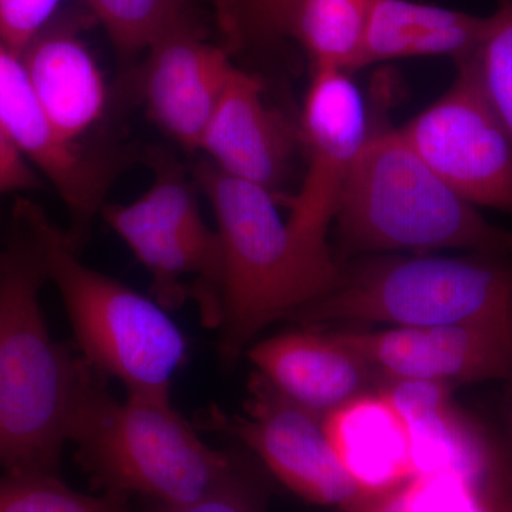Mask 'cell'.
Segmentation results:
<instances>
[{
  "instance_id": "6da1fadb",
  "label": "cell",
  "mask_w": 512,
  "mask_h": 512,
  "mask_svg": "<svg viewBox=\"0 0 512 512\" xmlns=\"http://www.w3.org/2000/svg\"><path fill=\"white\" fill-rule=\"evenodd\" d=\"M13 221L0 254V473L57 474L90 365L50 336L39 303L42 255Z\"/></svg>"
},
{
  "instance_id": "7a4b0ae2",
  "label": "cell",
  "mask_w": 512,
  "mask_h": 512,
  "mask_svg": "<svg viewBox=\"0 0 512 512\" xmlns=\"http://www.w3.org/2000/svg\"><path fill=\"white\" fill-rule=\"evenodd\" d=\"M218 222L222 319L218 352L234 362L249 342L335 286L340 264L296 237L275 192L239 180L210 160L195 168Z\"/></svg>"
},
{
  "instance_id": "3957f363",
  "label": "cell",
  "mask_w": 512,
  "mask_h": 512,
  "mask_svg": "<svg viewBox=\"0 0 512 512\" xmlns=\"http://www.w3.org/2000/svg\"><path fill=\"white\" fill-rule=\"evenodd\" d=\"M77 464L103 493L150 503H191L218 487L241 458L207 446L171 400H117L90 366L72 440Z\"/></svg>"
},
{
  "instance_id": "277c9868",
  "label": "cell",
  "mask_w": 512,
  "mask_h": 512,
  "mask_svg": "<svg viewBox=\"0 0 512 512\" xmlns=\"http://www.w3.org/2000/svg\"><path fill=\"white\" fill-rule=\"evenodd\" d=\"M352 252H512V231L485 220L448 187L399 130L370 131L336 210Z\"/></svg>"
},
{
  "instance_id": "5b68a950",
  "label": "cell",
  "mask_w": 512,
  "mask_h": 512,
  "mask_svg": "<svg viewBox=\"0 0 512 512\" xmlns=\"http://www.w3.org/2000/svg\"><path fill=\"white\" fill-rule=\"evenodd\" d=\"M13 214L35 238L83 359L123 383L127 396L170 400L171 377L187 343L163 308L80 262L66 232L36 202L20 198Z\"/></svg>"
},
{
  "instance_id": "8992f818",
  "label": "cell",
  "mask_w": 512,
  "mask_h": 512,
  "mask_svg": "<svg viewBox=\"0 0 512 512\" xmlns=\"http://www.w3.org/2000/svg\"><path fill=\"white\" fill-rule=\"evenodd\" d=\"M289 322L512 326V252L379 255L340 265L335 286Z\"/></svg>"
},
{
  "instance_id": "52a82bcc",
  "label": "cell",
  "mask_w": 512,
  "mask_h": 512,
  "mask_svg": "<svg viewBox=\"0 0 512 512\" xmlns=\"http://www.w3.org/2000/svg\"><path fill=\"white\" fill-rule=\"evenodd\" d=\"M101 212L150 272L161 308H181L195 301L202 323L220 328V237L202 220L197 197L177 165L157 161L156 178L146 194Z\"/></svg>"
},
{
  "instance_id": "ba28073f",
  "label": "cell",
  "mask_w": 512,
  "mask_h": 512,
  "mask_svg": "<svg viewBox=\"0 0 512 512\" xmlns=\"http://www.w3.org/2000/svg\"><path fill=\"white\" fill-rule=\"evenodd\" d=\"M453 86L402 136L441 180L476 207L512 214V144L485 97L470 55Z\"/></svg>"
},
{
  "instance_id": "9c48e42d",
  "label": "cell",
  "mask_w": 512,
  "mask_h": 512,
  "mask_svg": "<svg viewBox=\"0 0 512 512\" xmlns=\"http://www.w3.org/2000/svg\"><path fill=\"white\" fill-rule=\"evenodd\" d=\"M247 393L244 413L208 410L198 427L238 437L282 484L309 503L352 512L370 497L340 466L322 417L292 402L258 370L249 377Z\"/></svg>"
},
{
  "instance_id": "30bf717a",
  "label": "cell",
  "mask_w": 512,
  "mask_h": 512,
  "mask_svg": "<svg viewBox=\"0 0 512 512\" xmlns=\"http://www.w3.org/2000/svg\"><path fill=\"white\" fill-rule=\"evenodd\" d=\"M308 146V173L298 194L276 192L289 210L288 225L296 237L318 251L326 244L343 187L369 137L365 100L346 72L316 69L302 114Z\"/></svg>"
},
{
  "instance_id": "8fae6325",
  "label": "cell",
  "mask_w": 512,
  "mask_h": 512,
  "mask_svg": "<svg viewBox=\"0 0 512 512\" xmlns=\"http://www.w3.org/2000/svg\"><path fill=\"white\" fill-rule=\"evenodd\" d=\"M335 335L366 360L382 383L426 380L453 387L485 380L512 382L510 325L396 326Z\"/></svg>"
},
{
  "instance_id": "7c38bea8",
  "label": "cell",
  "mask_w": 512,
  "mask_h": 512,
  "mask_svg": "<svg viewBox=\"0 0 512 512\" xmlns=\"http://www.w3.org/2000/svg\"><path fill=\"white\" fill-rule=\"evenodd\" d=\"M0 126L19 153L45 174L72 215L66 232L79 251L103 210L106 170L77 144L64 141L37 99L22 60L0 42Z\"/></svg>"
},
{
  "instance_id": "4fadbf2b",
  "label": "cell",
  "mask_w": 512,
  "mask_h": 512,
  "mask_svg": "<svg viewBox=\"0 0 512 512\" xmlns=\"http://www.w3.org/2000/svg\"><path fill=\"white\" fill-rule=\"evenodd\" d=\"M147 52L140 87L148 116L185 150H200L235 69L227 50L201 39L183 16Z\"/></svg>"
},
{
  "instance_id": "5bb4252c",
  "label": "cell",
  "mask_w": 512,
  "mask_h": 512,
  "mask_svg": "<svg viewBox=\"0 0 512 512\" xmlns=\"http://www.w3.org/2000/svg\"><path fill=\"white\" fill-rule=\"evenodd\" d=\"M293 147L292 127L265 103L258 77L235 67L200 150L224 173L276 194L288 174Z\"/></svg>"
},
{
  "instance_id": "9a60e30c",
  "label": "cell",
  "mask_w": 512,
  "mask_h": 512,
  "mask_svg": "<svg viewBox=\"0 0 512 512\" xmlns=\"http://www.w3.org/2000/svg\"><path fill=\"white\" fill-rule=\"evenodd\" d=\"M248 356L276 389L322 419L382 384L366 360L335 332L281 333L256 343Z\"/></svg>"
},
{
  "instance_id": "2e32d148",
  "label": "cell",
  "mask_w": 512,
  "mask_h": 512,
  "mask_svg": "<svg viewBox=\"0 0 512 512\" xmlns=\"http://www.w3.org/2000/svg\"><path fill=\"white\" fill-rule=\"evenodd\" d=\"M379 390L406 423L416 476L454 473L484 483L503 458L504 451L454 406L447 384L389 380Z\"/></svg>"
},
{
  "instance_id": "e0dca14e",
  "label": "cell",
  "mask_w": 512,
  "mask_h": 512,
  "mask_svg": "<svg viewBox=\"0 0 512 512\" xmlns=\"http://www.w3.org/2000/svg\"><path fill=\"white\" fill-rule=\"evenodd\" d=\"M37 99L59 136L70 144L103 117L107 87L99 64L76 30L52 22L20 56Z\"/></svg>"
},
{
  "instance_id": "ac0fdd59",
  "label": "cell",
  "mask_w": 512,
  "mask_h": 512,
  "mask_svg": "<svg viewBox=\"0 0 512 512\" xmlns=\"http://www.w3.org/2000/svg\"><path fill=\"white\" fill-rule=\"evenodd\" d=\"M333 453L366 495L412 480V443L403 417L382 390L360 394L323 419Z\"/></svg>"
},
{
  "instance_id": "d6986e66",
  "label": "cell",
  "mask_w": 512,
  "mask_h": 512,
  "mask_svg": "<svg viewBox=\"0 0 512 512\" xmlns=\"http://www.w3.org/2000/svg\"><path fill=\"white\" fill-rule=\"evenodd\" d=\"M373 0H299L289 32L316 69L349 72L360 66Z\"/></svg>"
},
{
  "instance_id": "ffe728a7",
  "label": "cell",
  "mask_w": 512,
  "mask_h": 512,
  "mask_svg": "<svg viewBox=\"0 0 512 512\" xmlns=\"http://www.w3.org/2000/svg\"><path fill=\"white\" fill-rule=\"evenodd\" d=\"M463 12L412 0H373L360 66L414 57L427 36L457 22Z\"/></svg>"
},
{
  "instance_id": "44dd1931",
  "label": "cell",
  "mask_w": 512,
  "mask_h": 512,
  "mask_svg": "<svg viewBox=\"0 0 512 512\" xmlns=\"http://www.w3.org/2000/svg\"><path fill=\"white\" fill-rule=\"evenodd\" d=\"M0 512H136L127 495H89L73 490L57 474L0 473Z\"/></svg>"
},
{
  "instance_id": "7402d4cb",
  "label": "cell",
  "mask_w": 512,
  "mask_h": 512,
  "mask_svg": "<svg viewBox=\"0 0 512 512\" xmlns=\"http://www.w3.org/2000/svg\"><path fill=\"white\" fill-rule=\"evenodd\" d=\"M470 57L485 97L512 144V0H497Z\"/></svg>"
},
{
  "instance_id": "603a6c76",
  "label": "cell",
  "mask_w": 512,
  "mask_h": 512,
  "mask_svg": "<svg viewBox=\"0 0 512 512\" xmlns=\"http://www.w3.org/2000/svg\"><path fill=\"white\" fill-rule=\"evenodd\" d=\"M121 52L147 50L183 18V0H84Z\"/></svg>"
},
{
  "instance_id": "cb8c5ba5",
  "label": "cell",
  "mask_w": 512,
  "mask_h": 512,
  "mask_svg": "<svg viewBox=\"0 0 512 512\" xmlns=\"http://www.w3.org/2000/svg\"><path fill=\"white\" fill-rule=\"evenodd\" d=\"M268 488L258 471L241 460L218 487L204 497L180 505L150 503L140 512H266Z\"/></svg>"
},
{
  "instance_id": "d4e9b609",
  "label": "cell",
  "mask_w": 512,
  "mask_h": 512,
  "mask_svg": "<svg viewBox=\"0 0 512 512\" xmlns=\"http://www.w3.org/2000/svg\"><path fill=\"white\" fill-rule=\"evenodd\" d=\"M491 476L484 483H474L454 473H433L413 477L406 484L409 511L480 512L484 490Z\"/></svg>"
},
{
  "instance_id": "484cf974",
  "label": "cell",
  "mask_w": 512,
  "mask_h": 512,
  "mask_svg": "<svg viewBox=\"0 0 512 512\" xmlns=\"http://www.w3.org/2000/svg\"><path fill=\"white\" fill-rule=\"evenodd\" d=\"M62 0H0V42L16 56L55 18Z\"/></svg>"
},
{
  "instance_id": "4316f807",
  "label": "cell",
  "mask_w": 512,
  "mask_h": 512,
  "mask_svg": "<svg viewBox=\"0 0 512 512\" xmlns=\"http://www.w3.org/2000/svg\"><path fill=\"white\" fill-rule=\"evenodd\" d=\"M299 0H242V30L259 40H274L289 32Z\"/></svg>"
},
{
  "instance_id": "83f0119b",
  "label": "cell",
  "mask_w": 512,
  "mask_h": 512,
  "mask_svg": "<svg viewBox=\"0 0 512 512\" xmlns=\"http://www.w3.org/2000/svg\"><path fill=\"white\" fill-rule=\"evenodd\" d=\"M36 187H39V178L0 126V194Z\"/></svg>"
},
{
  "instance_id": "f1b7e54d",
  "label": "cell",
  "mask_w": 512,
  "mask_h": 512,
  "mask_svg": "<svg viewBox=\"0 0 512 512\" xmlns=\"http://www.w3.org/2000/svg\"><path fill=\"white\" fill-rule=\"evenodd\" d=\"M480 512H512V457L508 454L485 487Z\"/></svg>"
},
{
  "instance_id": "f546056e",
  "label": "cell",
  "mask_w": 512,
  "mask_h": 512,
  "mask_svg": "<svg viewBox=\"0 0 512 512\" xmlns=\"http://www.w3.org/2000/svg\"><path fill=\"white\" fill-rule=\"evenodd\" d=\"M215 18L221 33L231 45H237L244 37L242 30V0H212Z\"/></svg>"
},
{
  "instance_id": "4dcf8cb0",
  "label": "cell",
  "mask_w": 512,
  "mask_h": 512,
  "mask_svg": "<svg viewBox=\"0 0 512 512\" xmlns=\"http://www.w3.org/2000/svg\"><path fill=\"white\" fill-rule=\"evenodd\" d=\"M409 483V481H407ZM406 483V484H407ZM406 484L393 490L366 498L352 512H410L407 504Z\"/></svg>"
}]
</instances>
